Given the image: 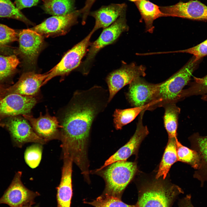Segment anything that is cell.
Here are the masks:
<instances>
[{"label":"cell","mask_w":207,"mask_h":207,"mask_svg":"<svg viewBox=\"0 0 207 207\" xmlns=\"http://www.w3.org/2000/svg\"><path fill=\"white\" fill-rule=\"evenodd\" d=\"M135 2L141 14V19L145 23L147 32L150 33L153 32L154 27L153 24L155 20L160 17L168 16L161 11L159 7L150 1L142 0Z\"/></svg>","instance_id":"obj_21"},{"label":"cell","mask_w":207,"mask_h":207,"mask_svg":"<svg viewBox=\"0 0 207 207\" xmlns=\"http://www.w3.org/2000/svg\"><path fill=\"white\" fill-rule=\"evenodd\" d=\"M17 34L14 30L0 24V47L17 41Z\"/></svg>","instance_id":"obj_33"},{"label":"cell","mask_w":207,"mask_h":207,"mask_svg":"<svg viewBox=\"0 0 207 207\" xmlns=\"http://www.w3.org/2000/svg\"><path fill=\"white\" fill-rule=\"evenodd\" d=\"M168 16L207 21V6L197 0L180 2L170 6L160 7Z\"/></svg>","instance_id":"obj_14"},{"label":"cell","mask_w":207,"mask_h":207,"mask_svg":"<svg viewBox=\"0 0 207 207\" xmlns=\"http://www.w3.org/2000/svg\"><path fill=\"white\" fill-rule=\"evenodd\" d=\"M160 83H149L141 77L135 79L129 84L126 98L133 107L143 106L153 102L157 97Z\"/></svg>","instance_id":"obj_12"},{"label":"cell","mask_w":207,"mask_h":207,"mask_svg":"<svg viewBox=\"0 0 207 207\" xmlns=\"http://www.w3.org/2000/svg\"><path fill=\"white\" fill-rule=\"evenodd\" d=\"M94 32L92 30L84 39L65 55L59 63L48 72V76L42 86L55 77L67 75L79 66L82 59L86 53L88 48L91 43L90 39Z\"/></svg>","instance_id":"obj_7"},{"label":"cell","mask_w":207,"mask_h":207,"mask_svg":"<svg viewBox=\"0 0 207 207\" xmlns=\"http://www.w3.org/2000/svg\"><path fill=\"white\" fill-rule=\"evenodd\" d=\"M80 14V9L65 15L53 16L30 29L43 37L64 35L76 22Z\"/></svg>","instance_id":"obj_10"},{"label":"cell","mask_w":207,"mask_h":207,"mask_svg":"<svg viewBox=\"0 0 207 207\" xmlns=\"http://www.w3.org/2000/svg\"><path fill=\"white\" fill-rule=\"evenodd\" d=\"M176 144L178 161L190 165L195 170L198 169L200 166V160L197 152L183 145L177 139L176 140Z\"/></svg>","instance_id":"obj_27"},{"label":"cell","mask_w":207,"mask_h":207,"mask_svg":"<svg viewBox=\"0 0 207 207\" xmlns=\"http://www.w3.org/2000/svg\"><path fill=\"white\" fill-rule=\"evenodd\" d=\"M43 144L35 143L28 147L24 154L25 160L31 168H34L39 165L42 158Z\"/></svg>","instance_id":"obj_31"},{"label":"cell","mask_w":207,"mask_h":207,"mask_svg":"<svg viewBox=\"0 0 207 207\" xmlns=\"http://www.w3.org/2000/svg\"><path fill=\"white\" fill-rule=\"evenodd\" d=\"M43 0V2H44V1H46V0Z\"/></svg>","instance_id":"obj_41"},{"label":"cell","mask_w":207,"mask_h":207,"mask_svg":"<svg viewBox=\"0 0 207 207\" xmlns=\"http://www.w3.org/2000/svg\"><path fill=\"white\" fill-rule=\"evenodd\" d=\"M43 2L44 11L53 16L65 15L74 11L75 0H47Z\"/></svg>","instance_id":"obj_26"},{"label":"cell","mask_w":207,"mask_h":207,"mask_svg":"<svg viewBox=\"0 0 207 207\" xmlns=\"http://www.w3.org/2000/svg\"><path fill=\"white\" fill-rule=\"evenodd\" d=\"M18 53L27 68L35 67L37 58L43 45V37L30 29H24L18 34Z\"/></svg>","instance_id":"obj_9"},{"label":"cell","mask_w":207,"mask_h":207,"mask_svg":"<svg viewBox=\"0 0 207 207\" xmlns=\"http://www.w3.org/2000/svg\"><path fill=\"white\" fill-rule=\"evenodd\" d=\"M22 172L18 171L15 175L10 185L0 198V204H5L10 207H21L32 205L39 193L30 190L23 184Z\"/></svg>","instance_id":"obj_11"},{"label":"cell","mask_w":207,"mask_h":207,"mask_svg":"<svg viewBox=\"0 0 207 207\" xmlns=\"http://www.w3.org/2000/svg\"><path fill=\"white\" fill-rule=\"evenodd\" d=\"M152 103L141 107L124 109H116L113 114V122L117 130H121L123 126L129 123L143 110H147Z\"/></svg>","instance_id":"obj_23"},{"label":"cell","mask_w":207,"mask_h":207,"mask_svg":"<svg viewBox=\"0 0 207 207\" xmlns=\"http://www.w3.org/2000/svg\"><path fill=\"white\" fill-rule=\"evenodd\" d=\"M162 107L164 109V125L168 137L177 138L178 120L180 109L177 106L175 103H168Z\"/></svg>","instance_id":"obj_24"},{"label":"cell","mask_w":207,"mask_h":207,"mask_svg":"<svg viewBox=\"0 0 207 207\" xmlns=\"http://www.w3.org/2000/svg\"><path fill=\"white\" fill-rule=\"evenodd\" d=\"M48 75V72L42 74L32 71L25 72L14 85L6 88L5 96L11 94H17L34 97L39 93Z\"/></svg>","instance_id":"obj_16"},{"label":"cell","mask_w":207,"mask_h":207,"mask_svg":"<svg viewBox=\"0 0 207 207\" xmlns=\"http://www.w3.org/2000/svg\"><path fill=\"white\" fill-rule=\"evenodd\" d=\"M0 18L17 20L27 25L32 24L11 0H0Z\"/></svg>","instance_id":"obj_28"},{"label":"cell","mask_w":207,"mask_h":207,"mask_svg":"<svg viewBox=\"0 0 207 207\" xmlns=\"http://www.w3.org/2000/svg\"><path fill=\"white\" fill-rule=\"evenodd\" d=\"M95 207H139L137 203L135 205L127 204L123 202L120 198L103 194L91 202H85Z\"/></svg>","instance_id":"obj_30"},{"label":"cell","mask_w":207,"mask_h":207,"mask_svg":"<svg viewBox=\"0 0 207 207\" xmlns=\"http://www.w3.org/2000/svg\"><path fill=\"white\" fill-rule=\"evenodd\" d=\"M193 79L194 81L189 87L182 91L179 96V100L191 96L207 94V75L202 78L194 77Z\"/></svg>","instance_id":"obj_29"},{"label":"cell","mask_w":207,"mask_h":207,"mask_svg":"<svg viewBox=\"0 0 207 207\" xmlns=\"http://www.w3.org/2000/svg\"><path fill=\"white\" fill-rule=\"evenodd\" d=\"M21 207H38V206H32V205H26Z\"/></svg>","instance_id":"obj_39"},{"label":"cell","mask_w":207,"mask_h":207,"mask_svg":"<svg viewBox=\"0 0 207 207\" xmlns=\"http://www.w3.org/2000/svg\"><path fill=\"white\" fill-rule=\"evenodd\" d=\"M192 149L198 154L200 160L199 168L195 170L193 176L201 182L202 187L207 181V136H200L198 133L193 134L189 138Z\"/></svg>","instance_id":"obj_20"},{"label":"cell","mask_w":207,"mask_h":207,"mask_svg":"<svg viewBox=\"0 0 207 207\" xmlns=\"http://www.w3.org/2000/svg\"><path fill=\"white\" fill-rule=\"evenodd\" d=\"M177 139L168 137V143L156 176V179L162 177L163 179H165L171 166L178 161L176 144Z\"/></svg>","instance_id":"obj_22"},{"label":"cell","mask_w":207,"mask_h":207,"mask_svg":"<svg viewBox=\"0 0 207 207\" xmlns=\"http://www.w3.org/2000/svg\"><path fill=\"white\" fill-rule=\"evenodd\" d=\"M109 99L108 90L97 85L75 92L61 122L59 140L64 154L75 160L87 158L93 123L106 108Z\"/></svg>","instance_id":"obj_1"},{"label":"cell","mask_w":207,"mask_h":207,"mask_svg":"<svg viewBox=\"0 0 207 207\" xmlns=\"http://www.w3.org/2000/svg\"><path fill=\"white\" fill-rule=\"evenodd\" d=\"M179 205V207H194L191 202V195H187L182 198Z\"/></svg>","instance_id":"obj_36"},{"label":"cell","mask_w":207,"mask_h":207,"mask_svg":"<svg viewBox=\"0 0 207 207\" xmlns=\"http://www.w3.org/2000/svg\"><path fill=\"white\" fill-rule=\"evenodd\" d=\"M203 101L207 102V95H203L202 97Z\"/></svg>","instance_id":"obj_38"},{"label":"cell","mask_w":207,"mask_h":207,"mask_svg":"<svg viewBox=\"0 0 207 207\" xmlns=\"http://www.w3.org/2000/svg\"><path fill=\"white\" fill-rule=\"evenodd\" d=\"M7 87H0V99L5 96V91Z\"/></svg>","instance_id":"obj_37"},{"label":"cell","mask_w":207,"mask_h":207,"mask_svg":"<svg viewBox=\"0 0 207 207\" xmlns=\"http://www.w3.org/2000/svg\"><path fill=\"white\" fill-rule=\"evenodd\" d=\"M98 171H91L103 178L106 184L103 194L120 198L137 170L135 162L120 161Z\"/></svg>","instance_id":"obj_3"},{"label":"cell","mask_w":207,"mask_h":207,"mask_svg":"<svg viewBox=\"0 0 207 207\" xmlns=\"http://www.w3.org/2000/svg\"><path fill=\"white\" fill-rule=\"evenodd\" d=\"M183 193L177 185L158 179L143 185L137 203L139 207H171L177 196Z\"/></svg>","instance_id":"obj_2"},{"label":"cell","mask_w":207,"mask_h":207,"mask_svg":"<svg viewBox=\"0 0 207 207\" xmlns=\"http://www.w3.org/2000/svg\"><path fill=\"white\" fill-rule=\"evenodd\" d=\"M145 67L135 63H124L119 68L109 73L106 78L109 93V103L116 94L125 86L129 84L135 78L145 76Z\"/></svg>","instance_id":"obj_8"},{"label":"cell","mask_w":207,"mask_h":207,"mask_svg":"<svg viewBox=\"0 0 207 207\" xmlns=\"http://www.w3.org/2000/svg\"><path fill=\"white\" fill-rule=\"evenodd\" d=\"M19 62L15 55H0V87H9L6 83L15 73Z\"/></svg>","instance_id":"obj_25"},{"label":"cell","mask_w":207,"mask_h":207,"mask_svg":"<svg viewBox=\"0 0 207 207\" xmlns=\"http://www.w3.org/2000/svg\"><path fill=\"white\" fill-rule=\"evenodd\" d=\"M63 164L60 183L57 188V207H70L72 195V161L63 158Z\"/></svg>","instance_id":"obj_19"},{"label":"cell","mask_w":207,"mask_h":207,"mask_svg":"<svg viewBox=\"0 0 207 207\" xmlns=\"http://www.w3.org/2000/svg\"><path fill=\"white\" fill-rule=\"evenodd\" d=\"M187 53L192 54L194 61L198 62L201 58L207 55V39L200 44L191 48L174 51L157 52L158 54L171 53Z\"/></svg>","instance_id":"obj_32"},{"label":"cell","mask_w":207,"mask_h":207,"mask_svg":"<svg viewBox=\"0 0 207 207\" xmlns=\"http://www.w3.org/2000/svg\"><path fill=\"white\" fill-rule=\"evenodd\" d=\"M22 116L30 122L36 133L47 142L53 139H60V129L62 126L55 116H50L48 113L44 115L41 113L37 118L29 115Z\"/></svg>","instance_id":"obj_17"},{"label":"cell","mask_w":207,"mask_h":207,"mask_svg":"<svg viewBox=\"0 0 207 207\" xmlns=\"http://www.w3.org/2000/svg\"><path fill=\"white\" fill-rule=\"evenodd\" d=\"M96 0H86L84 6L80 9L81 14L82 15V24H84L87 18L89 15L90 10Z\"/></svg>","instance_id":"obj_35"},{"label":"cell","mask_w":207,"mask_h":207,"mask_svg":"<svg viewBox=\"0 0 207 207\" xmlns=\"http://www.w3.org/2000/svg\"><path fill=\"white\" fill-rule=\"evenodd\" d=\"M194 57L183 67L163 82L160 83L158 93L154 101L152 110L170 103L179 101V95L183 88L190 81L198 62L194 61Z\"/></svg>","instance_id":"obj_4"},{"label":"cell","mask_w":207,"mask_h":207,"mask_svg":"<svg viewBox=\"0 0 207 207\" xmlns=\"http://www.w3.org/2000/svg\"><path fill=\"white\" fill-rule=\"evenodd\" d=\"M0 126L9 131L13 145L18 147H21L28 143L43 145L47 143L36 133L28 121L20 115L0 117Z\"/></svg>","instance_id":"obj_6"},{"label":"cell","mask_w":207,"mask_h":207,"mask_svg":"<svg viewBox=\"0 0 207 207\" xmlns=\"http://www.w3.org/2000/svg\"><path fill=\"white\" fill-rule=\"evenodd\" d=\"M129 0L130 1H134V2H135L137 1H139V0Z\"/></svg>","instance_id":"obj_40"},{"label":"cell","mask_w":207,"mask_h":207,"mask_svg":"<svg viewBox=\"0 0 207 207\" xmlns=\"http://www.w3.org/2000/svg\"><path fill=\"white\" fill-rule=\"evenodd\" d=\"M146 110H143L139 114L135 131L129 141L109 158L102 166L95 170H100L117 161L127 160L136 153L141 142L149 133L147 127L143 123V116Z\"/></svg>","instance_id":"obj_13"},{"label":"cell","mask_w":207,"mask_h":207,"mask_svg":"<svg viewBox=\"0 0 207 207\" xmlns=\"http://www.w3.org/2000/svg\"><path fill=\"white\" fill-rule=\"evenodd\" d=\"M126 5L124 3H112L103 6L98 9L90 12L95 23L92 30L94 32L100 28L103 29L113 23L121 15L126 13Z\"/></svg>","instance_id":"obj_18"},{"label":"cell","mask_w":207,"mask_h":207,"mask_svg":"<svg viewBox=\"0 0 207 207\" xmlns=\"http://www.w3.org/2000/svg\"><path fill=\"white\" fill-rule=\"evenodd\" d=\"M36 103L34 97L8 95L0 99V117L28 115Z\"/></svg>","instance_id":"obj_15"},{"label":"cell","mask_w":207,"mask_h":207,"mask_svg":"<svg viewBox=\"0 0 207 207\" xmlns=\"http://www.w3.org/2000/svg\"><path fill=\"white\" fill-rule=\"evenodd\" d=\"M39 0H14V3L19 10L25 8L34 6L38 3Z\"/></svg>","instance_id":"obj_34"},{"label":"cell","mask_w":207,"mask_h":207,"mask_svg":"<svg viewBox=\"0 0 207 207\" xmlns=\"http://www.w3.org/2000/svg\"><path fill=\"white\" fill-rule=\"evenodd\" d=\"M125 14H122L110 26L104 29L98 38L91 43L86 58L81 65L83 74L88 73L95 56L100 50L114 43L122 32L129 30Z\"/></svg>","instance_id":"obj_5"}]
</instances>
